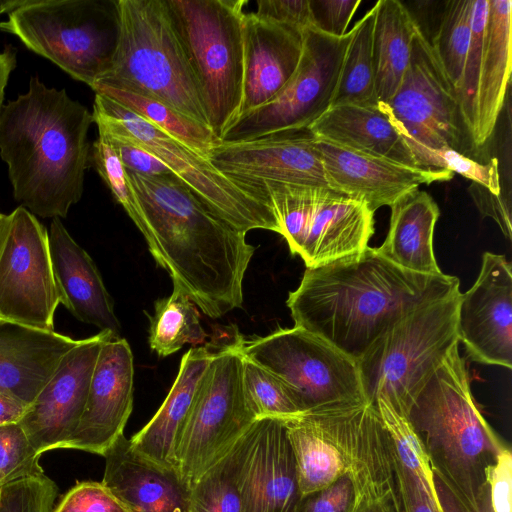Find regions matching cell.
I'll return each mask as SVG.
<instances>
[{
	"label": "cell",
	"mask_w": 512,
	"mask_h": 512,
	"mask_svg": "<svg viewBox=\"0 0 512 512\" xmlns=\"http://www.w3.org/2000/svg\"><path fill=\"white\" fill-rule=\"evenodd\" d=\"M375 9L373 60L378 104L387 102L397 91L410 60L418 24L398 0H379Z\"/></svg>",
	"instance_id": "30"
},
{
	"label": "cell",
	"mask_w": 512,
	"mask_h": 512,
	"mask_svg": "<svg viewBox=\"0 0 512 512\" xmlns=\"http://www.w3.org/2000/svg\"><path fill=\"white\" fill-rule=\"evenodd\" d=\"M98 135L110 143L125 170L146 177L173 174L155 156L123 135L104 129H98Z\"/></svg>",
	"instance_id": "45"
},
{
	"label": "cell",
	"mask_w": 512,
	"mask_h": 512,
	"mask_svg": "<svg viewBox=\"0 0 512 512\" xmlns=\"http://www.w3.org/2000/svg\"><path fill=\"white\" fill-rule=\"evenodd\" d=\"M407 419L434 474L465 505L477 507L489 488L488 469L505 445L474 400L458 344L424 385Z\"/></svg>",
	"instance_id": "4"
},
{
	"label": "cell",
	"mask_w": 512,
	"mask_h": 512,
	"mask_svg": "<svg viewBox=\"0 0 512 512\" xmlns=\"http://www.w3.org/2000/svg\"><path fill=\"white\" fill-rule=\"evenodd\" d=\"M240 349L289 388L302 413L367 401L357 361L302 328L243 338Z\"/></svg>",
	"instance_id": "12"
},
{
	"label": "cell",
	"mask_w": 512,
	"mask_h": 512,
	"mask_svg": "<svg viewBox=\"0 0 512 512\" xmlns=\"http://www.w3.org/2000/svg\"><path fill=\"white\" fill-rule=\"evenodd\" d=\"M16 50L8 45L0 52V109L3 106L4 91L8 83L10 73L16 67Z\"/></svg>",
	"instance_id": "53"
},
{
	"label": "cell",
	"mask_w": 512,
	"mask_h": 512,
	"mask_svg": "<svg viewBox=\"0 0 512 512\" xmlns=\"http://www.w3.org/2000/svg\"><path fill=\"white\" fill-rule=\"evenodd\" d=\"M90 161L111 191L114 199L124 208L142 233L149 251L154 257L156 249L153 236L137 195L115 150L104 137L98 135L97 140L93 142Z\"/></svg>",
	"instance_id": "38"
},
{
	"label": "cell",
	"mask_w": 512,
	"mask_h": 512,
	"mask_svg": "<svg viewBox=\"0 0 512 512\" xmlns=\"http://www.w3.org/2000/svg\"><path fill=\"white\" fill-rule=\"evenodd\" d=\"M375 5L350 30L331 106H377L373 60Z\"/></svg>",
	"instance_id": "32"
},
{
	"label": "cell",
	"mask_w": 512,
	"mask_h": 512,
	"mask_svg": "<svg viewBox=\"0 0 512 512\" xmlns=\"http://www.w3.org/2000/svg\"><path fill=\"white\" fill-rule=\"evenodd\" d=\"M377 106L397 129L419 167L420 159L431 150L449 148L471 158L478 155L458 95L419 25L397 91Z\"/></svg>",
	"instance_id": "10"
},
{
	"label": "cell",
	"mask_w": 512,
	"mask_h": 512,
	"mask_svg": "<svg viewBox=\"0 0 512 512\" xmlns=\"http://www.w3.org/2000/svg\"><path fill=\"white\" fill-rule=\"evenodd\" d=\"M243 387L256 419H288L302 412L289 388L275 375L243 356Z\"/></svg>",
	"instance_id": "39"
},
{
	"label": "cell",
	"mask_w": 512,
	"mask_h": 512,
	"mask_svg": "<svg viewBox=\"0 0 512 512\" xmlns=\"http://www.w3.org/2000/svg\"><path fill=\"white\" fill-rule=\"evenodd\" d=\"M48 241L60 304L79 321L119 336L120 322L101 274L60 218L52 219Z\"/></svg>",
	"instance_id": "24"
},
{
	"label": "cell",
	"mask_w": 512,
	"mask_h": 512,
	"mask_svg": "<svg viewBox=\"0 0 512 512\" xmlns=\"http://www.w3.org/2000/svg\"><path fill=\"white\" fill-rule=\"evenodd\" d=\"M103 457L101 483L129 512H188L190 487L178 472L138 453L124 434Z\"/></svg>",
	"instance_id": "23"
},
{
	"label": "cell",
	"mask_w": 512,
	"mask_h": 512,
	"mask_svg": "<svg viewBox=\"0 0 512 512\" xmlns=\"http://www.w3.org/2000/svg\"><path fill=\"white\" fill-rule=\"evenodd\" d=\"M212 355L210 345L192 347L183 355L177 377L162 405L152 419L129 439L138 453L176 470V446Z\"/></svg>",
	"instance_id": "27"
},
{
	"label": "cell",
	"mask_w": 512,
	"mask_h": 512,
	"mask_svg": "<svg viewBox=\"0 0 512 512\" xmlns=\"http://www.w3.org/2000/svg\"><path fill=\"white\" fill-rule=\"evenodd\" d=\"M208 159L228 178L253 186L279 183L329 188L315 137L308 128L220 142Z\"/></svg>",
	"instance_id": "16"
},
{
	"label": "cell",
	"mask_w": 512,
	"mask_h": 512,
	"mask_svg": "<svg viewBox=\"0 0 512 512\" xmlns=\"http://www.w3.org/2000/svg\"><path fill=\"white\" fill-rule=\"evenodd\" d=\"M419 164L422 168L444 169L457 173L495 195L502 193L497 158L480 163L453 149L444 148L428 151L420 159Z\"/></svg>",
	"instance_id": "43"
},
{
	"label": "cell",
	"mask_w": 512,
	"mask_h": 512,
	"mask_svg": "<svg viewBox=\"0 0 512 512\" xmlns=\"http://www.w3.org/2000/svg\"><path fill=\"white\" fill-rule=\"evenodd\" d=\"M5 216H6V214H2L0 212V235H1L3 224H4Z\"/></svg>",
	"instance_id": "56"
},
{
	"label": "cell",
	"mask_w": 512,
	"mask_h": 512,
	"mask_svg": "<svg viewBox=\"0 0 512 512\" xmlns=\"http://www.w3.org/2000/svg\"><path fill=\"white\" fill-rule=\"evenodd\" d=\"M93 115L65 89L32 77L29 90L0 109V157L13 195L42 218H64L82 197Z\"/></svg>",
	"instance_id": "3"
},
{
	"label": "cell",
	"mask_w": 512,
	"mask_h": 512,
	"mask_svg": "<svg viewBox=\"0 0 512 512\" xmlns=\"http://www.w3.org/2000/svg\"><path fill=\"white\" fill-rule=\"evenodd\" d=\"M80 341L0 319V391L30 405Z\"/></svg>",
	"instance_id": "25"
},
{
	"label": "cell",
	"mask_w": 512,
	"mask_h": 512,
	"mask_svg": "<svg viewBox=\"0 0 512 512\" xmlns=\"http://www.w3.org/2000/svg\"><path fill=\"white\" fill-rule=\"evenodd\" d=\"M149 320L150 348L162 357L177 352L185 344L203 343L207 337L197 306L174 284L169 296L154 303V314Z\"/></svg>",
	"instance_id": "34"
},
{
	"label": "cell",
	"mask_w": 512,
	"mask_h": 512,
	"mask_svg": "<svg viewBox=\"0 0 512 512\" xmlns=\"http://www.w3.org/2000/svg\"><path fill=\"white\" fill-rule=\"evenodd\" d=\"M350 512H381L378 503H368L365 500H354Z\"/></svg>",
	"instance_id": "54"
},
{
	"label": "cell",
	"mask_w": 512,
	"mask_h": 512,
	"mask_svg": "<svg viewBox=\"0 0 512 512\" xmlns=\"http://www.w3.org/2000/svg\"><path fill=\"white\" fill-rule=\"evenodd\" d=\"M117 3V47L109 71L95 86L156 99L209 127L197 80L166 0Z\"/></svg>",
	"instance_id": "5"
},
{
	"label": "cell",
	"mask_w": 512,
	"mask_h": 512,
	"mask_svg": "<svg viewBox=\"0 0 512 512\" xmlns=\"http://www.w3.org/2000/svg\"><path fill=\"white\" fill-rule=\"evenodd\" d=\"M457 289V277L405 270L368 246L306 267L286 304L295 327L321 337L357 361L407 313Z\"/></svg>",
	"instance_id": "1"
},
{
	"label": "cell",
	"mask_w": 512,
	"mask_h": 512,
	"mask_svg": "<svg viewBox=\"0 0 512 512\" xmlns=\"http://www.w3.org/2000/svg\"><path fill=\"white\" fill-rule=\"evenodd\" d=\"M391 207L386 239L376 251L385 259L412 272L440 275L433 236L440 210L425 191L416 190Z\"/></svg>",
	"instance_id": "29"
},
{
	"label": "cell",
	"mask_w": 512,
	"mask_h": 512,
	"mask_svg": "<svg viewBox=\"0 0 512 512\" xmlns=\"http://www.w3.org/2000/svg\"><path fill=\"white\" fill-rule=\"evenodd\" d=\"M375 406L401 464L418 479L428 495L440 505L430 460L412 425L383 398H377Z\"/></svg>",
	"instance_id": "37"
},
{
	"label": "cell",
	"mask_w": 512,
	"mask_h": 512,
	"mask_svg": "<svg viewBox=\"0 0 512 512\" xmlns=\"http://www.w3.org/2000/svg\"><path fill=\"white\" fill-rule=\"evenodd\" d=\"M489 12L484 55L479 71L470 136L480 152L492 138L510 82L511 18L510 0H488Z\"/></svg>",
	"instance_id": "26"
},
{
	"label": "cell",
	"mask_w": 512,
	"mask_h": 512,
	"mask_svg": "<svg viewBox=\"0 0 512 512\" xmlns=\"http://www.w3.org/2000/svg\"><path fill=\"white\" fill-rule=\"evenodd\" d=\"M308 129L314 137L338 146L421 168L378 106H330Z\"/></svg>",
	"instance_id": "28"
},
{
	"label": "cell",
	"mask_w": 512,
	"mask_h": 512,
	"mask_svg": "<svg viewBox=\"0 0 512 512\" xmlns=\"http://www.w3.org/2000/svg\"><path fill=\"white\" fill-rule=\"evenodd\" d=\"M117 2L23 0L0 29L93 89L109 71L117 47Z\"/></svg>",
	"instance_id": "8"
},
{
	"label": "cell",
	"mask_w": 512,
	"mask_h": 512,
	"mask_svg": "<svg viewBox=\"0 0 512 512\" xmlns=\"http://www.w3.org/2000/svg\"><path fill=\"white\" fill-rule=\"evenodd\" d=\"M487 481L492 512H512V455L507 447L488 469Z\"/></svg>",
	"instance_id": "48"
},
{
	"label": "cell",
	"mask_w": 512,
	"mask_h": 512,
	"mask_svg": "<svg viewBox=\"0 0 512 512\" xmlns=\"http://www.w3.org/2000/svg\"><path fill=\"white\" fill-rule=\"evenodd\" d=\"M92 115L98 129L123 135L155 156L208 209L235 229L243 233L264 229L280 234L264 187L228 178L208 158L102 94L95 93Z\"/></svg>",
	"instance_id": "7"
},
{
	"label": "cell",
	"mask_w": 512,
	"mask_h": 512,
	"mask_svg": "<svg viewBox=\"0 0 512 512\" xmlns=\"http://www.w3.org/2000/svg\"><path fill=\"white\" fill-rule=\"evenodd\" d=\"M255 13L301 29L312 27L309 0H258Z\"/></svg>",
	"instance_id": "49"
},
{
	"label": "cell",
	"mask_w": 512,
	"mask_h": 512,
	"mask_svg": "<svg viewBox=\"0 0 512 512\" xmlns=\"http://www.w3.org/2000/svg\"><path fill=\"white\" fill-rule=\"evenodd\" d=\"M153 236L155 261L194 304L220 318L243 303V280L255 248L174 174L127 171Z\"/></svg>",
	"instance_id": "2"
},
{
	"label": "cell",
	"mask_w": 512,
	"mask_h": 512,
	"mask_svg": "<svg viewBox=\"0 0 512 512\" xmlns=\"http://www.w3.org/2000/svg\"><path fill=\"white\" fill-rule=\"evenodd\" d=\"M360 4L361 0H309L312 27L342 37Z\"/></svg>",
	"instance_id": "46"
},
{
	"label": "cell",
	"mask_w": 512,
	"mask_h": 512,
	"mask_svg": "<svg viewBox=\"0 0 512 512\" xmlns=\"http://www.w3.org/2000/svg\"><path fill=\"white\" fill-rule=\"evenodd\" d=\"M329 189L364 203L372 212L392 206L421 184L449 181L444 169L406 166L354 151L315 137Z\"/></svg>",
	"instance_id": "21"
},
{
	"label": "cell",
	"mask_w": 512,
	"mask_h": 512,
	"mask_svg": "<svg viewBox=\"0 0 512 512\" xmlns=\"http://www.w3.org/2000/svg\"><path fill=\"white\" fill-rule=\"evenodd\" d=\"M290 252L316 267L368 247L374 212L329 188L263 183Z\"/></svg>",
	"instance_id": "13"
},
{
	"label": "cell",
	"mask_w": 512,
	"mask_h": 512,
	"mask_svg": "<svg viewBox=\"0 0 512 512\" xmlns=\"http://www.w3.org/2000/svg\"><path fill=\"white\" fill-rule=\"evenodd\" d=\"M240 334L213 351L175 450V467L193 485L256 420L243 387Z\"/></svg>",
	"instance_id": "11"
},
{
	"label": "cell",
	"mask_w": 512,
	"mask_h": 512,
	"mask_svg": "<svg viewBox=\"0 0 512 512\" xmlns=\"http://www.w3.org/2000/svg\"><path fill=\"white\" fill-rule=\"evenodd\" d=\"M248 512H296L301 500L283 419H256L232 447Z\"/></svg>",
	"instance_id": "19"
},
{
	"label": "cell",
	"mask_w": 512,
	"mask_h": 512,
	"mask_svg": "<svg viewBox=\"0 0 512 512\" xmlns=\"http://www.w3.org/2000/svg\"><path fill=\"white\" fill-rule=\"evenodd\" d=\"M23 0H0V15L3 13H9L16 7H18Z\"/></svg>",
	"instance_id": "55"
},
{
	"label": "cell",
	"mask_w": 512,
	"mask_h": 512,
	"mask_svg": "<svg viewBox=\"0 0 512 512\" xmlns=\"http://www.w3.org/2000/svg\"><path fill=\"white\" fill-rule=\"evenodd\" d=\"M28 407L29 405L21 400L0 391V426L18 423Z\"/></svg>",
	"instance_id": "52"
},
{
	"label": "cell",
	"mask_w": 512,
	"mask_h": 512,
	"mask_svg": "<svg viewBox=\"0 0 512 512\" xmlns=\"http://www.w3.org/2000/svg\"><path fill=\"white\" fill-rule=\"evenodd\" d=\"M134 365L130 345L124 338L106 340L92 374L80 422L63 449L103 456L124 434L133 409Z\"/></svg>",
	"instance_id": "20"
},
{
	"label": "cell",
	"mask_w": 512,
	"mask_h": 512,
	"mask_svg": "<svg viewBox=\"0 0 512 512\" xmlns=\"http://www.w3.org/2000/svg\"><path fill=\"white\" fill-rule=\"evenodd\" d=\"M350 31L342 37L304 30L298 67L285 87L268 103L240 116L221 142H241L264 135L307 129L331 106Z\"/></svg>",
	"instance_id": "14"
},
{
	"label": "cell",
	"mask_w": 512,
	"mask_h": 512,
	"mask_svg": "<svg viewBox=\"0 0 512 512\" xmlns=\"http://www.w3.org/2000/svg\"><path fill=\"white\" fill-rule=\"evenodd\" d=\"M40 457L19 423L0 426V487L16 479L43 474Z\"/></svg>",
	"instance_id": "40"
},
{
	"label": "cell",
	"mask_w": 512,
	"mask_h": 512,
	"mask_svg": "<svg viewBox=\"0 0 512 512\" xmlns=\"http://www.w3.org/2000/svg\"><path fill=\"white\" fill-rule=\"evenodd\" d=\"M52 512H129L101 483L77 482L55 505Z\"/></svg>",
	"instance_id": "44"
},
{
	"label": "cell",
	"mask_w": 512,
	"mask_h": 512,
	"mask_svg": "<svg viewBox=\"0 0 512 512\" xmlns=\"http://www.w3.org/2000/svg\"><path fill=\"white\" fill-rule=\"evenodd\" d=\"M472 1L446 2L438 29L430 42L458 98L471 40Z\"/></svg>",
	"instance_id": "35"
},
{
	"label": "cell",
	"mask_w": 512,
	"mask_h": 512,
	"mask_svg": "<svg viewBox=\"0 0 512 512\" xmlns=\"http://www.w3.org/2000/svg\"><path fill=\"white\" fill-rule=\"evenodd\" d=\"M459 342L471 361L512 367V267L504 255L485 252L473 286L461 293Z\"/></svg>",
	"instance_id": "18"
},
{
	"label": "cell",
	"mask_w": 512,
	"mask_h": 512,
	"mask_svg": "<svg viewBox=\"0 0 512 512\" xmlns=\"http://www.w3.org/2000/svg\"><path fill=\"white\" fill-rule=\"evenodd\" d=\"M294 456L301 497L318 492L346 475L339 451L301 414L283 419Z\"/></svg>",
	"instance_id": "31"
},
{
	"label": "cell",
	"mask_w": 512,
	"mask_h": 512,
	"mask_svg": "<svg viewBox=\"0 0 512 512\" xmlns=\"http://www.w3.org/2000/svg\"><path fill=\"white\" fill-rule=\"evenodd\" d=\"M58 487L44 473L11 481L0 487V512H52Z\"/></svg>",
	"instance_id": "41"
},
{
	"label": "cell",
	"mask_w": 512,
	"mask_h": 512,
	"mask_svg": "<svg viewBox=\"0 0 512 512\" xmlns=\"http://www.w3.org/2000/svg\"><path fill=\"white\" fill-rule=\"evenodd\" d=\"M109 331L81 339L70 350L18 422L39 454L63 449L83 414L94 367Z\"/></svg>",
	"instance_id": "17"
},
{
	"label": "cell",
	"mask_w": 512,
	"mask_h": 512,
	"mask_svg": "<svg viewBox=\"0 0 512 512\" xmlns=\"http://www.w3.org/2000/svg\"><path fill=\"white\" fill-rule=\"evenodd\" d=\"M354 488L347 475L318 492L301 498L296 512H350Z\"/></svg>",
	"instance_id": "47"
},
{
	"label": "cell",
	"mask_w": 512,
	"mask_h": 512,
	"mask_svg": "<svg viewBox=\"0 0 512 512\" xmlns=\"http://www.w3.org/2000/svg\"><path fill=\"white\" fill-rule=\"evenodd\" d=\"M200 90L208 125L221 140L239 117L246 0H166Z\"/></svg>",
	"instance_id": "9"
},
{
	"label": "cell",
	"mask_w": 512,
	"mask_h": 512,
	"mask_svg": "<svg viewBox=\"0 0 512 512\" xmlns=\"http://www.w3.org/2000/svg\"><path fill=\"white\" fill-rule=\"evenodd\" d=\"M304 30L245 13L239 117L271 101L290 81L301 59Z\"/></svg>",
	"instance_id": "22"
},
{
	"label": "cell",
	"mask_w": 512,
	"mask_h": 512,
	"mask_svg": "<svg viewBox=\"0 0 512 512\" xmlns=\"http://www.w3.org/2000/svg\"><path fill=\"white\" fill-rule=\"evenodd\" d=\"M59 304L48 231L19 206L5 216L0 235V319L54 331Z\"/></svg>",
	"instance_id": "15"
},
{
	"label": "cell",
	"mask_w": 512,
	"mask_h": 512,
	"mask_svg": "<svg viewBox=\"0 0 512 512\" xmlns=\"http://www.w3.org/2000/svg\"><path fill=\"white\" fill-rule=\"evenodd\" d=\"M434 483L441 512H492L489 488L477 507L465 505L448 486L434 474Z\"/></svg>",
	"instance_id": "51"
},
{
	"label": "cell",
	"mask_w": 512,
	"mask_h": 512,
	"mask_svg": "<svg viewBox=\"0 0 512 512\" xmlns=\"http://www.w3.org/2000/svg\"><path fill=\"white\" fill-rule=\"evenodd\" d=\"M461 292L424 303L397 321L357 360L366 400L383 398L400 415L409 411L450 350L459 344Z\"/></svg>",
	"instance_id": "6"
},
{
	"label": "cell",
	"mask_w": 512,
	"mask_h": 512,
	"mask_svg": "<svg viewBox=\"0 0 512 512\" xmlns=\"http://www.w3.org/2000/svg\"><path fill=\"white\" fill-rule=\"evenodd\" d=\"M93 91L119 103L206 158L221 142L210 127L156 99L106 86H95Z\"/></svg>",
	"instance_id": "33"
},
{
	"label": "cell",
	"mask_w": 512,
	"mask_h": 512,
	"mask_svg": "<svg viewBox=\"0 0 512 512\" xmlns=\"http://www.w3.org/2000/svg\"><path fill=\"white\" fill-rule=\"evenodd\" d=\"M488 0H473L471 14V40L465 63L459 101L470 133L479 71L484 55L488 20Z\"/></svg>",
	"instance_id": "42"
},
{
	"label": "cell",
	"mask_w": 512,
	"mask_h": 512,
	"mask_svg": "<svg viewBox=\"0 0 512 512\" xmlns=\"http://www.w3.org/2000/svg\"><path fill=\"white\" fill-rule=\"evenodd\" d=\"M232 447L191 485L188 512H248Z\"/></svg>",
	"instance_id": "36"
},
{
	"label": "cell",
	"mask_w": 512,
	"mask_h": 512,
	"mask_svg": "<svg viewBox=\"0 0 512 512\" xmlns=\"http://www.w3.org/2000/svg\"><path fill=\"white\" fill-rule=\"evenodd\" d=\"M469 193L483 216L492 218L503 235L511 240V201L509 194L495 195L479 184L472 183Z\"/></svg>",
	"instance_id": "50"
}]
</instances>
